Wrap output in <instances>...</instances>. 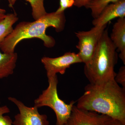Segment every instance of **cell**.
<instances>
[{"label":"cell","instance_id":"cell-12","mask_svg":"<svg viewBox=\"0 0 125 125\" xmlns=\"http://www.w3.org/2000/svg\"><path fill=\"white\" fill-rule=\"evenodd\" d=\"M18 20V18L15 14H9L0 22V45L13 31V25Z\"/></svg>","mask_w":125,"mask_h":125},{"label":"cell","instance_id":"cell-9","mask_svg":"<svg viewBox=\"0 0 125 125\" xmlns=\"http://www.w3.org/2000/svg\"><path fill=\"white\" fill-rule=\"evenodd\" d=\"M125 17V0H119L108 5L97 18L92 21L94 26L103 27L107 25L111 21L115 18Z\"/></svg>","mask_w":125,"mask_h":125},{"label":"cell","instance_id":"cell-7","mask_svg":"<svg viewBox=\"0 0 125 125\" xmlns=\"http://www.w3.org/2000/svg\"><path fill=\"white\" fill-rule=\"evenodd\" d=\"M41 61L46 71L48 78L57 75L58 73L63 74L71 65L82 62L77 53L70 52L56 58L44 57Z\"/></svg>","mask_w":125,"mask_h":125},{"label":"cell","instance_id":"cell-11","mask_svg":"<svg viewBox=\"0 0 125 125\" xmlns=\"http://www.w3.org/2000/svg\"><path fill=\"white\" fill-rule=\"evenodd\" d=\"M17 53H2L0 52V79L6 78L13 73L18 60Z\"/></svg>","mask_w":125,"mask_h":125},{"label":"cell","instance_id":"cell-1","mask_svg":"<svg viewBox=\"0 0 125 125\" xmlns=\"http://www.w3.org/2000/svg\"><path fill=\"white\" fill-rule=\"evenodd\" d=\"M76 106L106 115L125 124V89L120 86L115 79L88 84Z\"/></svg>","mask_w":125,"mask_h":125},{"label":"cell","instance_id":"cell-14","mask_svg":"<svg viewBox=\"0 0 125 125\" xmlns=\"http://www.w3.org/2000/svg\"><path fill=\"white\" fill-rule=\"evenodd\" d=\"M16 0H8L10 7H13ZM31 4L32 15L35 20L40 19L47 13L44 6V0H26Z\"/></svg>","mask_w":125,"mask_h":125},{"label":"cell","instance_id":"cell-5","mask_svg":"<svg viewBox=\"0 0 125 125\" xmlns=\"http://www.w3.org/2000/svg\"><path fill=\"white\" fill-rule=\"evenodd\" d=\"M107 26H94L88 31H78L75 33L79 40L76 46L79 51L77 54L85 65L91 62L99 40Z\"/></svg>","mask_w":125,"mask_h":125},{"label":"cell","instance_id":"cell-10","mask_svg":"<svg viewBox=\"0 0 125 125\" xmlns=\"http://www.w3.org/2000/svg\"><path fill=\"white\" fill-rule=\"evenodd\" d=\"M110 39L120 52L118 56L125 65V18H118L113 25Z\"/></svg>","mask_w":125,"mask_h":125},{"label":"cell","instance_id":"cell-4","mask_svg":"<svg viewBox=\"0 0 125 125\" xmlns=\"http://www.w3.org/2000/svg\"><path fill=\"white\" fill-rule=\"evenodd\" d=\"M49 85L34 101V106L38 108L47 106L53 110L56 116V125H64L71 114L75 102L72 101L67 104L58 97L57 75L48 78Z\"/></svg>","mask_w":125,"mask_h":125},{"label":"cell","instance_id":"cell-20","mask_svg":"<svg viewBox=\"0 0 125 125\" xmlns=\"http://www.w3.org/2000/svg\"><path fill=\"white\" fill-rule=\"evenodd\" d=\"M6 16V15L0 12V22L5 19Z\"/></svg>","mask_w":125,"mask_h":125},{"label":"cell","instance_id":"cell-21","mask_svg":"<svg viewBox=\"0 0 125 125\" xmlns=\"http://www.w3.org/2000/svg\"><path fill=\"white\" fill-rule=\"evenodd\" d=\"M0 12L2 13L5 14L6 12V10L4 9H0Z\"/></svg>","mask_w":125,"mask_h":125},{"label":"cell","instance_id":"cell-6","mask_svg":"<svg viewBox=\"0 0 125 125\" xmlns=\"http://www.w3.org/2000/svg\"><path fill=\"white\" fill-rule=\"evenodd\" d=\"M8 99L16 105L19 111V113L15 116L13 123L14 125H49L47 115L40 114L37 107L34 106H27L13 97H9Z\"/></svg>","mask_w":125,"mask_h":125},{"label":"cell","instance_id":"cell-13","mask_svg":"<svg viewBox=\"0 0 125 125\" xmlns=\"http://www.w3.org/2000/svg\"><path fill=\"white\" fill-rule=\"evenodd\" d=\"M119 0H92L86 5L85 8L90 9L91 14L94 19L97 18L108 5Z\"/></svg>","mask_w":125,"mask_h":125},{"label":"cell","instance_id":"cell-3","mask_svg":"<svg viewBox=\"0 0 125 125\" xmlns=\"http://www.w3.org/2000/svg\"><path fill=\"white\" fill-rule=\"evenodd\" d=\"M118 60L116 48L105 29L89 64L84 65V73L90 83L97 84L114 79Z\"/></svg>","mask_w":125,"mask_h":125},{"label":"cell","instance_id":"cell-18","mask_svg":"<svg viewBox=\"0 0 125 125\" xmlns=\"http://www.w3.org/2000/svg\"><path fill=\"white\" fill-rule=\"evenodd\" d=\"M91 0H74V6L78 8L85 7V6Z\"/></svg>","mask_w":125,"mask_h":125},{"label":"cell","instance_id":"cell-16","mask_svg":"<svg viewBox=\"0 0 125 125\" xmlns=\"http://www.w3.org/2000/svg\"><path fill=\"white\" fill-rule=\"evenodd\" d=\"M74 0H60V6L55 12L57 14L64 12L66 9L74 6Z\"/></svg>","mask_w":125,"mask_h":125},{"label":"cell","instance_id":"cell-2","mask_svg":"<svg viewBox=\"0 0 125 125\" xmlns=\"http://www.w3.org/2000/svg\"><path fill=\"white\" fill-rule=\"evenodd\" d=\"M65 23L64 12L57 14L55 12L47 13L34 22H21L5 38L0 45V49L3 53H13L15 47L20 42L33 38L42 40L46 47H53L55 45V41L52 37L47 35L46 30L48 28L52 27L56 32H61L64 29Z\"/></svg>","mask_w":125,"mask_h":125},{"label":"cell","instance_id":"cell-19","mask_svg":"<svg viewBox=\"0 0 125 125\" xmlns=\"http://www.w3.org/2000/svg\"><path fill=\"white\" fill-rule=\"evenodd\" d=\"M105 125H125V124L117 119L110 118Z\"/></svg>","mask_w":125,"mask_h":125},{"label":"cell","instance_id":"cell-8","mask_svg":"<svg viewBox=\"0 0 125 125\" xmlns=\"http://www.w3.org/2000/svg\"><path fill=\"white\" fill-rule=\"evenodd\" d=\"M111 117L74 105L71 114L64 125H105Z\"/></svg>","mask_w":125,"mask_h":125},{"label":"cell","instance_id":"cell-15","mask_svg":"<svg viewBox=\"0 0 125 125\" xmlns=\"http://www.w3.org/2000/svg\"><path fill=\"white\" fill-rule=\"evenodd\" d=\"M10 112V108L6 105L0 107V125H14L10 116L4 115Z\"/></svg>","mask_w":125,"mask_h":125},{"label":"cell","instance_id":"cell-17","mask_svg":"<svg viewBox=\"0 0 125 125\" xmlns=\"http://www.w3.org/2000/svg\"><path fill=\"white\" fill-rule=\"evenodd\" d=\"M115 80L117 83L120 84L122 88L125 89V66H123L120 67L118 73H116Z\"/></svg>","mask_w":125,"mask_h":125}]
</instances>
